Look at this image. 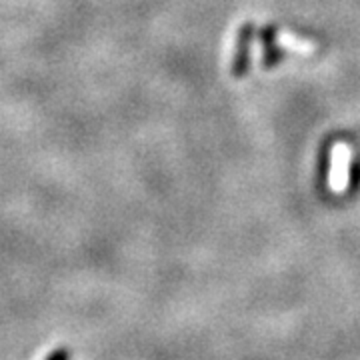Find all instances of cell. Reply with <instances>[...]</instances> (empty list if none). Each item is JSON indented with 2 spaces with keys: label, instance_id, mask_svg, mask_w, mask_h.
<instances>
[{
  "label": "cell",
  "instance_id": "5",
  "mask_svg": "<svg viewBox=\"0 0 360 360\" xmlns=\"http://www.w3.org/2000/svg\"><path fill=\"white\" fill-rule=\"evenodd\" d=\"M276 32H278V30H276V26L274 25L262 26V30L258 32V42H260L262 51L276 46Z\"/></svg>",
  "mask_w": 360,
  "mask_h": 360
},
{
  "label": "cell",
  "instance_id": "3",
  "mask_svg": "<svg viewBox=\"0 0 360 360\" xmlns=\"http://www.w3.org/2000/svg\"><path fill=\"white\" fill-rule=\"evenodd\" d=\"M284 58H286V51H284L283 46H272V49H266V51H262V58H260V66L262 68H276V66L283 63Z\"/></svg>",
  "mask_w": 360,
  "mask_h": 360
},
{
  "label": "cell",
  "instance_id": "4",
  "mask_svg": "<svg viewBox=\"0 0 360 360\" xmlns=\"http://www.w3.org/2000/svg\"><path fill=\"white\" fill-rule=\"evenodd\" d=\"M359 193H360V150L354 155V158H352V165H350L347 196L348 198H354Z\"/></svg>",
  "mask_w": 360,
  "mask_h": 360
},
{
  "label": "cell",
  "instance_id": "1",
  "mask_svg": "<svg viewBox=\"0 0 360 360\" xmlns=\"http://www.w3.org/2000/svg\"><path fill=\"white\" fill-rule=\"evenodd\" d=\"M255 22L246 20L238 28V37H236V49H234V58L231 65V75L236 80H243L248 77L250 63H252V42H255Z\"/></svg>",
  "mask_w": 360,
  "mask_h": 360
},
{
  "label": "cell",
  "instance_id": "2",
  "mask_svg": "<svg viewBox=\"0 0 360 360\" xmlns=\"http://www.w3.org/2000/svg\"><path fill=\"white\" fill-rule=\"evenodd\" d=\"M333 146H335V136H324L319 146L316 155V174H314V184L321 196L328 194V180H330V160H333Z\"/></svg>",
  "mask_w": 360,
  "mask_h": 360
}]
</instances>
